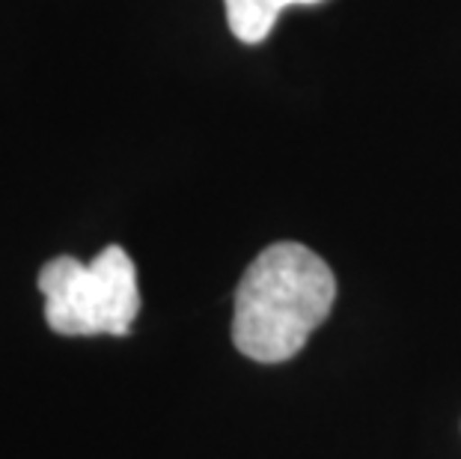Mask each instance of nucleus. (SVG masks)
Returning <instances> with one entry per match:
<instances>
[{"label":"nucleus","instance_id":"1","mask_svg":"<svg viewBox=\"0 0 461 459\" xmlns=\"http://www.w3.org/2000/svg\"><path fill=\"white\" fill-rule=\"evenodd\" d=\"M337 278L319 253L301 242L265 248L235 289L232 344L259 364L295 358L328 319Z\"/></svg>","mask_w":461,"mask_h":459},{"label":"nucleus","instance_id":"2","mask_svg":"<svg viewBox=\"0 0 461 459\" xmlns=\"http://www.w3.org/2000/svg\"><path fill=\"white\" fill-rule=\"evenodd\" d=\"M36 283L45 296V322L66 337H122L140 314L134 260L120 245L104 248L90 262L57 257L45 262Z\"/></svg>","mask_w":461,"mask_h":459},{"label":"nucleus","instance_id":"3","mask_svg":"<svg viewBox=\"0 0 461 459\" xmlns=\"http://www.w3.org/2000/svg\"><path fill=\"white\" fill-rule=\"evenodd\" d=\"M292 4H321V0H223L230 31L244 45L262 42L277 24V15Z\"/></svg>","mask_w":461,"mask_h":459}]
</instances>
